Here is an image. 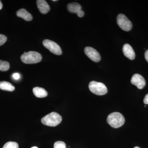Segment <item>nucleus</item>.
<instances>
[{
	"label": "nucleus",
	"mask_w": 148,
	"mask_h": 148,
	"mask_svg": "<svg viewBox=\"0 0 148 148\" xmlns=\"http://www.w3.org/2000/svg\"><path fill=\"white\" fill-rule=\"evenodd\" d=\"M54 148H66V143L62 141L56 142L53 146Z\"/></svg>",
	"instance_id": "f3484780"
},
{
	"label": "nucleus",
	"mask_w": 148,
	"mask_h": 148,
	"mask_svg": "<svg viewBox=\"0 0 148 148\" xmlns=\"http://www.w3.org/2000/svg\"><path fill=\"white\" fill-rule=\"evenodd\" d=\"M43 45L45 47L49 49L51 53L57 55L62 54L61 47L56 42L49 40H45L43 41Z\"/></svg>",
	"instance_id": "423d86ee"
},
{
	"label": "nucleus",
	"mask_w": 148,
	"mask_h": 148,
	"mask_svg": "<svg viewBox=\"0 0 148 148\" xmlns=\"http://www.w3.org/2000/svg\"><path fill=\"white\" fill-rule=\"evenodd\" d=\"M0 89L7 91H12L15 89V87L10 83L2 81L0 82Z\"/></svg>",
	"instance_id": "4468645a"
},
{
	"label": "nucleus",
	"mask_w": 148,
	"mask_h": 148,
	"mask_svg": "<svg viewBox=\"0 0 148 148\" xmlns=\"http://www.w3.org/2000/svg\"><path fill=\"white\" fill-rule=\"evenodd\" d=\"M16 14L17 16L23 18L26 21H31L33 19L32 14L24 9H21L17 11Z\"/></svg>",
	"instance_id": "9b49d317"
},
{
	"label": "nucleus",
	"mask_w": 148,
	"mask_h": 148,
	"mask_svg": "<svg viewBox=\"0 0 148 148\" xmlns=\"http://www.w3.org/2000/svg\"><path fill=\"white\" fill-rule=\"evenodd\" d=\"M37 5L40 12L43 14H46L50 10L49 5L45 0H38Z\"/></svg>",
	"instance_id": "9d476101"
},
{
	"label": "nucleus",
	"mask_w": 148,
	"mask_h": 148,
	"mask_svg": "<svg viewBox=\"0 0 148 148\" xmlns=\"http://www.w3.org/2000/svg\"><path fill=\"white\" fill-rule=\"evenodd\" d=\"M131 82L132 84L136 86L139 89H143L146 85L145 78L142 75L138 74L133 75L131 79Z\"/></svg>",
	"instance_id": "6e6552de"
},
{
	"label": "nucleus",
	"mask_w": 148,
	"mask_h": 148,
	"mask_svg": "<svg viewBox=\"0 0 148 148\" xmlns=\"http://www.w3.org/2000/svg\"><path fill=\"white\" fill-rule=\"evenodd\" d=\"M62 117L59 114L52 112L43 117L41 119L42 124L47 126L54 127L62 121Z\"/></svg>",
	"instance_id": "7ed1b4c3"
},
{
	"label": "nucleus",
	"mask_w": 148,
	"mask_h": 148,
	"mask_svg": "<svg viewBox=\"0 0 148 148\" xmlns=\"http://www.w3.org/2000/svg\"><path fill=\"white\" fill-rule=\"evenodd\" d=\"M123 51L124 55L130 60H133L135 58V51L132 47L128 44H125L123 45Z\"/></svg>",
	"instance_id": "1a4fd4ad"
},
{
	"label": "nucleus",
	"mask_w": 148,
	"mask_h": 148,
	"mask_svg": "<svg viewBox=\"0 0 148 148\" xmlns=\"http://www.w3.org/2000/svg\"><path fill=\"white\" fill-rule=\"evenodd\" d=\"M3 7V4L0 1V10Z\"/></svg>",
	"instance_id": "5701e85b"
},
{
	"label": "nucleus",
	"mask_w": 148,
	"mask_h": 148,
	"mask_svg": "<svg viewBox=\"0 0 148 148\" xmlns=\"http://www.w3.org/2000/svg\"><path fill=\"white\" fill-rule=\"evenodd\" d=\"M7 38L5 35L0 34V46L3 45L6 42Z\"/></svg>",
	"instance_id": "a211bd4d"
},
{
	"label": "nucleus",
	"mask_w": 148,
	"mask_h": 148,
	"mask_svg": "<svg viewBox=\"0 0 148 148\" xmlns=\"http://www.w3.org/2000/svg\"><path fill=\"white\" fill-rule=\"evenodd\" d=\"M117 22L121 29L123 31L128 32L132 29V22L124 14H120L118 15Z\"/></svg>",
	"instance_id": "39448f33"
},
{
	"label": "nucleus",
	"mask_w": 148,
	"mask_h": 148,
	"mask_svg": "<svg viewBox=\"0 0 148 148\" xmlns=\"http://www.w3.org/2000/svg\"><path fill=\"white\" fill-rule=\"evenodd\" d=\"M84 12L82 10L80 11L79 12L77 13V16H79V17H82L84 15Z\"/></svg>",
	"instance_id": "aec40b11"
},
{
	"label": "nucleus",
	"mask_w": 148,
	"mask_h": 148,
	"mask_svg": "<svg viewBox=\"0 0 148 148\" xmlns=\"http://www.w3.org/2000/svg\"><path fill=\"white\" fill-rule=\"evenodd\" d=\"M33 92L38 98H44L47 95V92L42 88L36 87L33 88Z\"/></svg>",
	"instance_id": "ddd939ff"
},
{
	"label": "nucleus",
	"mask_w": 148,
	"mask_h": 148,
	"mask_svg": "<svg viewBox=\"0 0 148 148\" xmlns=\"http://www.w3.org/2000/svg\"><path fill=\"white\" fill-rule=\"evenodd\" d=\"M3 148H18V145L15 142H9L5 143Z\"/></svg>",
	"instance_id": "dca6fc26"
},
{
	"label": "nucleus",
	"mask_w": 148,
	"mask_h": 148,
	"mask_svg": "<svg viewBox=\"0 0 148 148\" xmlns=\"http://www.w3.org/2000/svg\"><path fill=\"white\" fill-rule=\"evenodd\" d=\"M12 77L15 80H18L20 77V75L18 73H15L12 75Z\"/></svg>",
	"instance_id": "6ab92c4d"
},
{
	"label": "nucleus",
	"mask_w": 148,
	"mask_h": 148,
	"mask_svg": "<svg viewBox=\"0 0 148 148\" xmlns=\"http://www.w3.org/2000/svg\"><path fill=\"white\" fill-rule=\"evenodd\" d=\"M107 122L114 128H118L124 124L125 120L122 114L117 112L109 114L107 119Z\"/></svg>",
	"instance_id": "f257e3e1"
},
{
	"label": "nucleus",
	"mask_w": 148,
	"mask_h": 148,
	"mask_svg": "<svg viewBox=\"0 0 148 148\" xmlns=\"http://www.w3.org/2000/svg\"><path fill=\"white\" fill-rule=\"evenodd\" d=\"M67 9L69 12L77 14L79 12L82 10V7L78 3H72L68 5Z\"/></svg>",
	"instance_id": "f8f14e48"
},
{
	"label": "nucleus",
	"mask_w": 148,
	"mask_h": 148,
	"mask_svg": "<svg viewBox=\"0 0 148 148\" xmlns=\"http://www.w3.org/2000/svg\"><path fill=\"white\" fill-rule=\"evenodd\" d=\"M88 87L91 92L97 95H104L108 92V89L106 85L101 82H90Z\"/></svg>",
	"instance_id": "20e7f679"
},
{
	"label": "nucleus",
	"mask_w": 148,
	"mask_h": 148,
	"mask_svg": "<svg viewBox=\"0 0 148 148\" xmlns=\"http://www.w3.org/2000/svg\"><path fill=\"white\" fill-rule=\"evenodd\" d=\"M144 103L145 104H148V93L146 95L144 98Z\"/></svg>",
	"instance_id": "412c9836"
},
{
	"label": "nucleus",
	"mask_w": 148,
	"mask_h": 148,
	"mask_svg": "<svg viewBox=\"0 0 148 148\" xmlns=\"http://www.w3.org/2000/svg\"><path fill=\"white\" fill-rule=\"evenodd\" d=\"M145 56L146 61L148 62V49L145 52Z\"/></svg>",
	"instance_id": "4be33fe9"
},
{
	"label": "nucleus",
	"mask_w": 148,
	"mask_h": 148,
	"mask_svg": "<svg viewBox=\"0 0 148 148\" xmlns=\"http://www.w3.org/2000/svg\"><path fill=\"white\" fill-rule=\"evenodd\" d=\"M32 148H38L37 147H32Z\"/></svg>",
	"instance_id": "b1692460"
},
{
	"label": "nucleus",
	"mask_w": 148,
	"mask_h": 148,
	"mask_svg": "<svg viewBox=\"0 0 148 148\" xmlns=\"http://www.w3.org/2000/svg\"><path fill=\"white\" fill-rule=\"evenodd\" d=\"M134 148H140L139 147H134Z\"/></svg>",
	"instance_id": "393cba45"
},
{
	"label": "nucleus",
	"mask_w": 148,
	"mask_h": 148,
	"mask_svg": "<svg viewBox=\"0 0 148 148\" xmlns=\"http://www.w3.org/2000/svg\"><path fill=\"white\" fill-rule=\"evenodd\" d=\"M84 52L88 57L94 62H98L101 60L100 53L93 48L90 47L85 48Z\"/></svg>",
	"instance_id": "0eeeda50"
},
{
	"label": "nucleus",
	"mask_w": 148,
	"mask_h": 148,
	"mask_svg": "<svg viewBox=\"0 0 148 148\" xmlns=\"http://www.w3.org/2000/svg\"><path fill=\"white\" fill-rule=\"evenodd\" d=\"M42 56L38 52L35 51L24 52L21 56V61L26 64H36L40 62Z\"/></svg>",
	"instance_id": "f03ea898"
},
{
	"label": "nucleus",
	"mask_w": 148,
	"mask_h": 148,
	"mask_svg": "<svg viewBox=\"0 0 148 148\" xmlns=\"http://www.w3.org/2000/svg\"><path fill=\"white\" fill-rule=\"evenodd\" d=\"M10 69V64L7 61L0 60V71H6Z\"/></svg>",
	"instance_id": "2eb2a0df"
},
{
	"label": "nucleus",
	"mask_w": 148,
	"mask_h": 148,
	"mask_svg": "<svg viewBox=\"0 0 148 148\" xmlns=\"http://www.w3.org/2000/svg\"><path fill=\"white\" fill-rule=\"evenodd\" d=\"M52 1H56V0H53Z\"/></svg>",
	"instance_id": "a878e982"
}]
</instances>
